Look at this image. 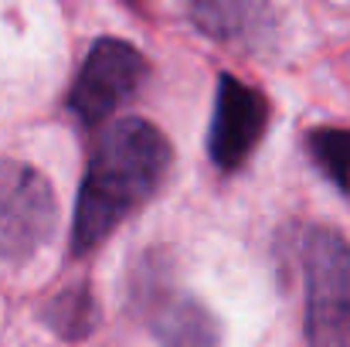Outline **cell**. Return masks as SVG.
Returning <instances> with one entry per match:
<instances>
[{
    "instance_id": "obj_1",
    "label": "cell",
    "mask_w": 350,
    "mask_h": 347,
    "mask_svg": "<svg viewBox=\"0 0 350 347\" xmlns=\"http://www.w3.org/2000/svg\"><path fill=\"white\" fill-rule=\"evenodd\" d=\"M174 150L170 140L139 116H126L113 123L82 181L75 225H72V252L85 255L103 245L119 222H126L136 208H143L170 170Z\"/></svg>"
},
{
    "instance_id": "obj_6",
    "label": "cell",
    "mask_w": 350,
    "mask_h": 347,
    "mask_svg": "<svg viewBox=\"0 0 350 347\" xmlns=\"http://www.w3.org/2000/svg\"><path fill=\"white\" fill-rule=\"evenodd\" d=\"M265 123H269L265 96L255 92L252 86L238 82L234 75H221L218 96H215L211 133H208V153H211L215 167L238 170L258 146Z\"/></svg>"
},
{
    "instance_id": "obj_9",
    "label": "cell",
    "mask_w": 350,
    "mask_h": 347,
    "mask_svg": "<svg viewBox=\"0 0 350 347\" xmlns=\"http://www.w3.org/2000/svg\"><path fill=\"white\" fill-rule=\"evenodd\" d=\"M306 146H310L313 164H317L340 191H350V129H340V126L310 129Z\"/></svg>"
},
{
    "instance_id": "obj_5",
    "label": "cell",
    "mask_w": 350,
    "mask_h": 347,
    "mask_svg": "<svg viewBox=\"0 0 350 347\" xmlns=\"http://www.w3.org/2000/svg\"><path fill=\"white\" fill-rule=\"evenodd\" d=\"M146 72L150 65L139 55V48L119 38H103L85 55L82 72L68 92V106L85 126H96L139 92V86L146 82Z\"/></svg>"
},
{
    "instance_id": "obj_8",
    "label": "cell",
    "mask_w": 350,
    "mask_h": 347,
    "mask_svg": "<svg viewBox=\"0 0 350 347\" xmlns=\"http://www.w3.org/2000/svg\"><path fill=\"white\" fill-rule=\"evenodd\" d=\"M44 324L62 337V341H85L96 324H99V307L96 296L89 293L85 283L62 290L48 307H44Z\"/></svg>"
},
{
    "instance_id": "obj_3",
    "label": "cell",
    "mask_w": 350,
    "mask_h": 347,
    "mask_svg": "<svg viewBox=\"0 0 350 347\" xmlns=\"http://www.w3.org/2000/svg\"><path fill=\"white\" fill-rule=\"evenodd\" d=\"M133 310L146 320L160 347H218L221 327L218 317L191 293L170 283L167 262L160 252H146L133 272Z\"/></svg>"
},
{
    "instance_id": "obj_2",
    "label": "cell",
    "mask_w": 350,
    "mask_h": 347,
    "mask_svg": "<svg viewBox=\"0 0 350 347\" xmlns=\"http://www.w3.org/2000/svg\"><path fill=\"white\" fill-rule=\"evenodd\" d=\"M303 272L310 347H350V242L327 225L310 229Z\"/></svg>"
},
{
    "instance_id": "obj_4",
    "label": "cell",
    "mask_w": 350,
    "mask_h": 347,
    "mask_svg": "<svg viewBox=\"0 0 350 347\" xmlns=\"http://www.w3.org/2000/svg\"><path fill=\"white\" fill-rule=\"evenodd\" d=\"M58 229L51 181L21 160H0V262H31Z\"/></svg>"
},
{
    "instance_id": "obj_7",
    "label": "cell",
    "mask_w": 350,
    "mask_h": 347,
    "mask_svg": "<svg viewBox=\"0 0 350 347\" xmlns=\"http://www.w3.org/2000/svg\"><path fill=\"white\" fill-rule=\"evenodd\" d=\"M187 14L201 34L234 48H258L272 34L269 0H191Z\"/></svg>"
}]
</instances>
